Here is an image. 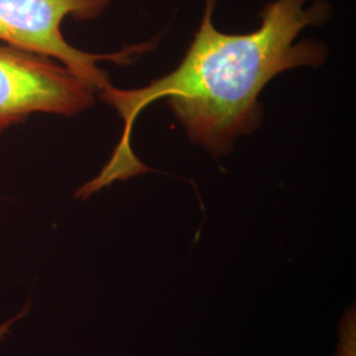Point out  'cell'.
Segmentation results:
<instances>
[{
	"label": "cell",
	"mask_w": 356,
	"mask_h": 356,
	"mask_svg": "<svg viewBox=\"0 0 356 356\" xmlns=\"http://www.w3.org/2000/svg\"><path fill=\"white\" fill-rule=\"evenodd\" d=\"M28 309H29V305L26 306V309H24L23 312L17 313V314H16L15 317H13V318L8 319V321H6V322H3V323H0V341H3V339L7 337V335H10L11 329H13V323L23 318V317L26 316V313L28 312Z\"/></svg>",
	"instance_id": "obj_4"
},
{
	"label": "cell",
	"mask_w": 356,
	"mask_h": 356,
	"mask_svg": "<svg viewBox=\"0 0 356 356\" xmlns=\"http://www.w3.org/2000/svg\"><path fill=\"white\" fill-rule=\"evenodd\" d=\"M273 0L260 13L261 24L250 33L229 35L216 28V0H204L198 31L177 69L136 90L101 91L124 122L122 139L99 176L76 193L86 200L115 181L148 172L134 154L131 134L138 115L151 103L168 98L169 106L194 143L226 154L236 138L260 123L257 102L268 82L285 70L318 66L327 51L313 40L296 42L307 26L323 24L331 15L326 0Z\"/></svg>",
	"instance_id": "obj_1"
},
{
	"label": "cell",
	"mask_w": 356,
	"mask_h": 356,
	"mask_svg": "<svg viewBox=\"0 0 356 356\" xmlns=\"http://www.w3.org/2000/svg\"><path fill=\"white\" fill-rule=\"evenodd\" d=\"M111 0H0V42L32 51L64 65L98 91L113 86L97 63L129 64L152 49L154 41L127 47L111 54L79 51L65 40L61 26L66 17L92 20L101 16Z\"/></svg>",
	"instance_id": "obj_2"
},
{
	"label": "cell",
	"mask_w": 356,
	"mask_h": 356,
	"mask_svg": "<svg viewBox=\"0 0 356 356\" xmlns=\"http://www.w3.org/2000/svg\"><path fill=\"white\" fill-rule=\"evenodd\" d=\"M95 91L51 57L0 42V138L32 115L79 114L94 104Z\"/></svg>",
	"instance_id": "obj_3"
}]
</instances>
